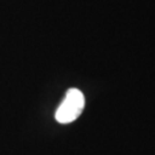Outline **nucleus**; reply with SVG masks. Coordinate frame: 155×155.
Wrapping results in <instances>:
<instances>
[{"instance_id":"obj_1","label":"nucleus","mask_w":155,"mask_h":155,"mask_svg":"<svg viewBox=\"0 0 155 155\" xmlns=\"http://www.w3.org/2000/svg\"><path fill=\"white\" fill-rule=\"evenodd\" d=\"M84 106H85L84 94L78 89L68 90L61 105L56 109L55 120L61 124L74 122L82 114Z\"/></svg>"}]
</instances>
